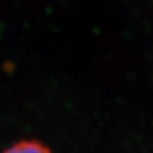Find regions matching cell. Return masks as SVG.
Masks as SVG:
<instances>
[{
  "label": "cell",
  "mask_w": 153,
  "mask_h": 153,
  "mask_svg": "<svg viewBox=\"0 0 153 153\" xmlns=\"http://www.w3.org/2000/svg\"><path fill=\"white\" fill-rule=\"evenodd\" d=\"M3 153H52V152L47 146H45L37 140H23L15 143Z\"/></svg>",
  "instance_id": "obj_1"
}]
</instances>
